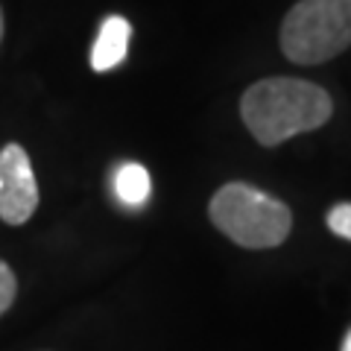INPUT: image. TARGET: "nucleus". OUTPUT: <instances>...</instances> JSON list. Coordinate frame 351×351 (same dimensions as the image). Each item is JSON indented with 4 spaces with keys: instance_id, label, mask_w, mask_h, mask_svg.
<instances>
[{
    "instance_id": "9d476101",
    "label": "nucleus",
    "mask_w": 351,
    "mask_h": 351,
    "mask_svg": "<svg viewBox=\"0 0 351 351\" xmlns=\"http://www.w3.org/2000/svg\"><path fill=\"white\" fill-rule=\"evenodd\" d=\"M0 41H3V9H0Z\"/></svg>"
},
{
    "instance_id": "39448f33",
    "label": "nucleus",
    "mask_w": 351,
    "mask_h": 351,
    "mask_svg": "<svg viewBox=\"0 0 351 351\" xmlns=\"http://www.w3.org/2000/svg\"><path fill=\"white\" fill-rule=\"evenodd\" d=\"M129 38H132V24L120 15H108L100 27V36L94 41L91 50V68L97 73L117 68L129 53Z\"/></svg>"
},
{
    "instance_id": "6e6552de",
    "label": "nucleus",
    "mask_w": 351,
    "mask_h": 351,
    "mask_svg": "<svg viewBox=\"0 0 351 351\" xmlns=\"http://www.w3.org/2000/svg\"><path fill=\"white\" fill-rule=\"evenodd\" d=\"M18 295V278H15V269L9 267L6 261H0V316H3L9 307H12Z\"/></svg>"
},
{
    "instance_id": "f257e3e1",
    "label": "nucleus",
    "mask_w": 351,
    "mask_h": 351,
    "mask_svg": "<svg viewBox=\"0 0 351 351\" xmlns=\"http://www.w3.org/2000/svg\"><path fill=\"white\" fill-rule=\"evenodd\" d=\"M334 114V100L322 85L269 76L249 85L240 97V117L261 147H278L304 132H316Z\"/></svg>"
},
{
    "instance_id": "423d86ee",
    "label": "nucleus",
    "mask_w": 351,
    "mask_h": 351,
    "mask_svg": "<svg viewBox=\"0 0 351 351\" xmlns=\"http://www.w3.org/2000/svg\"><path fill=\"white\" fill-rule=\"evenodd\" d=\"M114 191L126 205H144L149 199V191H152L147 167L132 164V161L123 164V167L117 170V176H114Z\"/></svg>"
},
{
    "instance_id": "1a4fd4ad",
    "label": "nucleus",
    "mask_w": 351,
    "mask_h": 351,
    "mask_svg": "<svg viewBox=\"0 0 351 351\" xmlns=\"http://www.w3.org/2000/svg\"><path fill=\"white\" fill-rule=\"evenodd\" d=\"M339 351H351V328H348V334L343 339V348H339Z\"/></svg>"
},
{
    "instance_id": "f03ea898",
    "label": "nucleus",
    "mask_w": 351,
    "mask_h": 351,
    "mask_svg": "<svg viewBox=\"0 0 351 351\" xmlns=\"http://www.w3.org/2000/svg\"><path fill=\"white\" fill-rule=\"evenodd\" d=\"M208 217L217 232L243 249H276L293 232L290 208L246 182L223 184L208 202Z\"/></svg>"
},
{
    "instance_id": "7ed1b4c3",
    "label": "nucleus",
    "mask_w": 351,
    "mask_h": 351,
    "mask_svg": "<svg viewBox=\"0 0 351 351\" xmlns=\"http://www.w3.org/2000/svg\"><path fill=\"white\" fill-rule=\"evenodd\" d=\"M281 53L293 64H322L351 47V0H299L281 21Z\"/></svg>"
},
{
    "instance_id": "0eeeda50",
    "label": "nucleus",
    "mask_w": 351,
    "mask_h": 351,
    "mask_svg": "<svg viewBox=\"0 0 351 351\" xmlns=\"http://www.w3.org/2000/svg\"><path fill=\"white\" fill-rule=\"evenodd\" d=\"M325 223H328V228H331L337 237L351 240V202H339V205H334L331 211H328Z\"/></svg>"
},
{
    "instance_id": "20e7f679",
    "label": "nucleus",
    "mask_w": 351,
    "mask_h": 351,
    "mask_svg": "<svg viewBox=\"0 0 351 351\" xmlns=\"http://www.w3.org/2000/svg\"><path fill=\"white\" fill-rule=\"evenodd\" d=\"M38 208V182L29 152L21 144L0 149V219L6 226H24Z\"/></svg>"
}]
</instances>
